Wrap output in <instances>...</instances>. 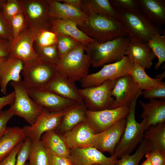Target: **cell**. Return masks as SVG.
<instances>
[{"instance_id": "obj_1", "label": "cell", "mask_w": 165, "mask_h": 165, "mask_svg": "<svg viewBox=\"0 0 165 165\" xmlns=\"http://www.w3.org/2000/svg\"><path fill=\"white\" fill-rule=\"evenodd\" d=\"M82 10L88 18L77 27L96 42L102 43L126 36L127 33L120 21L109 16L96 14L83 4Z\"/></svg>"}, {"instance_id": "obj_2", "label": "cell", "mask_w": 165, "mask_h": 165, "mask_svg": "<svg viewBox=\"0 0 165 165\" xmlns=\"http://www.w3.org/2000/svg\"><path fill=\"white\" fill-rule=\"evenodd\" d=\"M118 13L120 22L130 41L148 43L155 35L162 34L161 27L151 22L140 10Z\"/></svg>"}, {"instance_id": "obj_3", "label": "cell", "mask_w": 165, "mask_h": 165, "mask_svg": "<svg viewBox=\"0 0 165 165\" xmlns=\"http://www.w3.org/2000/svg\"><path fill=\"white\" fill-rule=\"evenodd\" d=\"M130 41L129 38L126 36L102 43L94 41L86 46V52L94 67L103 66L119 61L126 56Z\"/></svg>"}, {"instance_id": "obj_4", "label": "cell", "mask_w": 165, "mask_h": 165, "mask_svg": "<svg viewBox=\"0 0 165 165\" xmlns=\"http://www.w3.org/2000/svg\"><path fill=\"white\" fill-rule=\"evenodd\" d=\"M86 46L80 43L61 57L57 65L58 73L75 82L80 81L88 75L91 64Z\"/></svg>"}, {"instance_id": "obj_5", "label": "cell", "mask_w": 165, "mask_h": 165, "mask_svg": "<svg viewBox=\"0 0 165 165\" xmlns=\"http://www.w3.org/2000/svg\"><path fill=\"white\" fill-rule=\"evenodd\" d=\"M137 101H135L129 107L124 133L115 148L113 155L117 158L130 154L144 138L147 120L143 118L140 123L136 120L135 110Z\"/></svg>"}, {"instance_id": "obj_6", "label": "cell", "mask_w": 165, "mask_h": 165, "mask_svg": "<svg viewBox=\"0 0 165 165\" xmlns=\"http://www.w3.org/2000/svg\"><path fill=\"white\" fill-rule=\"evenodd\" d=\"M23 63L21 75L26 88L44 89L58 73L57 64L39 58Z\"/></svg>"}, {"instance_id": "obj_7", "label": "cell", "mask_w": 165, "mask_h": 165, "mask_svg": "<svg viewBox=\"0 0 165 165\" xmlns=\"http://www.w3.org/2000/svg\"><path fill=\"white\" fill-rule=\"evenodd\" d=\"M27 28L35 35L44 30H51L47 0H20Z\"/></svg>"}, {"instance_id": "obj_8", "label": "cell", "mask_w": 165, "mask_h": 165, "mask_svg": "<svg viewBox=\"0 0 165 165\" xmlns=\"http://www.w3.org/2000/svg\"><path fill=\"white\" fill-rule=\"evenodd\" d=\"M10 85L14 89L15 98L9 108L14 116L23 118L29 125H32L44 109L30 97L22 80L19 82L11 81Z\"/></svg>"}, {"instance_id": "obj_9", "label": "cell", "mask_w": 165, "mask_h": 165, "mask_svg": "<svg viewBox=\"0 0 165 165\" xmlns=\"http://www.w3.org/2000/svg\"><path fill=\"white\" fill-rule=\"evenodd\" d=\"M133 64L125 56L120 61L105 65L99 71L87 75L80 81L82 88L96 86L106 81L116 80L129 74Z\"/></svg>"}, {"instance_id": "obj_10", "label": "cell", "mask_w": 165, "mask_h": 165, "mask_svg": "<svg viewBox=\"0 0 165 165\" xmlns=\"http://www.w3.org/2000/svg\"><path fill=\"white\" fill-rule=\"evenodd\" d=\"M116 81L108 80L97 86L79 89L88 110L96 111L111 109L115 101L111 92Z\"/></svg>"}, {"instance_id": "obj_11", "label": "cell", "mask_w": 165, "mask_h": 165, "mask_svg": "<svg viewBox=\"0 0 165 165\" xmlns=\"http://www.w3.org/2000/svg\"><path fill=\"white\" fill-rule=\"evenodd\" d=\"M72 106L57 112H49L44 109L32 125L22 128L27 137L32 141H40L45 133L57 129L64 115Z\"/></svg>"}, {"instance_id": "obj_12", "label": "cell", "mask_w": 165, "mask_h": 165, "mask_svg": "<svg viewBox=\"0 0 165 165\" xmlns=\"http://www.w3.org/2000/svg\"><path fill=\"white\" fill-rule=\"evenodd\" d=\"M142 92L129 74L118 79L111 92L115 101L111 109L123 106L129 107L137 101Z\"/></svg>"}, {"instance_id": "obj_13", "label": "cell", "mask_w": 165, "mask_h": 165, "mask_svg": "<svg viewBox=\"0 0 165 165\" xmlns=\"http://www.w3.org/2000/svg\"><path fill=\"white\" fill-rule=\"evenodd\" d=\"M129 107L123 106L113 109L93 111L87 110L86 121L95 134L110 127L121 119L126 118Z\"/></svg>"}, {"instance_id": "obj_14", "label": "cell", "mask_w": 165, "mask_h": 165, "mask_svg": "<svg viewBox=\"0 0 165 165\" xmlns=\"http://www.w3.org/2000/svg\"><path fill=\"white\" fill-rule=\"evenodd\" d=\"M30 97L38 105L49 112L67 109L77 103L43 89L26 88Z\"/></svg>"}, {"instance_id": "obj_15", "label": "cell", "mask_w": 165, "mask_h": 165, "mask_svg": "<svg viewBox=\"0 0 165 165\" xmlns=\"http://www.w3.org/2000/svg\"><path fill=\"white\" fill-rule=\"evenodd\" d=\"M126 122V118L122 119L106 130L95 134L93 147L101 152H108L113 156L124 133Z\"/></svg>"}, {"instance_id": "obj_16", "label": "cell", "mask_w": 165, "mask_h": 165, "mask_svg": "<svg viewBox=\"0 0 165 165\" xmlns=\"http://www.w3.org/2000/svg\"><path fill=\"white\" fill-rule=\"evenodd\" d=\"M68 158L74 165H116L118 160L113 156H105L94 147L70 149Z\"/></svg>"}, {"instance_id": "obj_17", "label": "cell", "mask_w": 165, "mask_h": 165, "mask_svg": "<svg viewBox=\"0 0 165 165\" xmlns=\"http://www.w3.org/2000/svg\"><path fill=\"white\" fill-rule=\"evenodd\" d=\"M95 133L85 121L66 132L62 137L69 149L93 147Z\"/></svg>"}, {"instance_id": "obj_18", "label": "cell", "mask_w": 165, "mask_h": 165, "mask_svg": "<svg viewBox=\"0 0 165 165\" xmlns=\"http://www.w3.org/2000/svg\"><path fill=\"white\" fill-rule=\"evenodd\" d=\"M35 36L27 27L25 28L11 43L10 56L19 58L23 62L38 58L34 47Z\"/></svg>"}, {"instance_id": "obj_19", "label": "cell", "mask_w": 165, "mask_h": 165, "mask_svg": "<svg viewBox=\"0 0 165 165\" xmlns=\"http://www.w3.org/2000/svg\"><path fill=\"white\" fill-rule=\"evenodd\" d=\"M23 65L22 60L12 56L0 62V87L3 94H7V87L9 82L22 80L21 75Z\"/></svg>"}, {"instance_id": "obj_20", "label": "cell", "mask_w": 165, "mask_h": 165, "mask_svg": "<svg viewBox=\"0 0 165 165\" xmlns=\"http://www.w3.org/2000/svg\"><path fill=\"white\" fill-rule=\"evenodd\" d=\"M75 82L58 73L49 84L43 89L76 102H83Z\"/></svg>"}, {"instance_id": "obj_21", "label": "cell", "mask_w": 165, "mask_h": 165, "mask_svg": "<svg viewBox=\"0 0 165 165\" xmlns=\"http://www.w3.org/2000/svg\"><path fill=\"white\" fill-rule=\"evenodd\" d=\"M51 18L66 19L75 22L77 25L86 20L87 15L83 11L58 0H47Z\"/></svg>"}, {"instance_id": "obj_22", "label": "cell", "mask_w": 165, "mask_h": 165, "mask_svg": "<svg viewBox=\"0 0 165 165\" xmlns=\"http://www.w3.org/2000/svg\"><path fill=\"white\" fill-rule=\"evenodd\" d=\"M127 56L133 63L137 64L143 69H150L153 61L156 57L148 43H141L130 41L126 52Z\"/></svg>"}, {"instance_id": "obj_23", "label": "cell", "mask_w": 165, "mask_h": 165, "mask_svg": "<svg viewBox=\"0 0 165 165\" xmlns=\"http://www.w3.org/2000/svg\"><path fill=\"white\" fill-rule=\"evenodd\" d=\"M51 30L56 34L69 36L86 46L95 41L79 30L77 24L71 20L51 18Z\"/></svg>"}, {"instance_id": "obj_24", "label": "cell", "mask_w": 165, "mask_h": 165, "mask_svg": "<svg viewBox=\"0 0 165 165\" xmlns=\"http://www.w3.org/2000/svg\"><path fill=\"white\" fill-rule=\"evenodd\" d=\"M139 104L143 111L141 117L147 120L146 130L151 126L165 123V101L155 99H149L148 103L140 101Z\"/></svg>"}, {"instance_id": "obj_25", "label": "cell", "mask_w": 165, "mask_h": 165, "mask_svg": "<svg viewBox=\"0 0 165 165\" xmlns=\"http://www.w3.org/2000/svg\"><path fill=\"white\" fill-rule=\"evenodd\" d=\"M137 0L140 11L151 22L160 26L165 24V0Z\"/></svg>"}, {"instance_id": "obj_26", "label": "cell", "mask_w": 165, "mask_h": 165, "mask_svg": "<svg viewBox=\"0 0 165 165\" xmlns=\"http://www.w3.org/2000/svg\"><path fill=\"white\" fill-rule=\"evenodd\" d=\"M26 138L23 128L17 127H7L0 138V162Z\"/></svg>"}, {"instance_id": "obj_27", "label": "cell", "mask_w": 165, "mask_h": 165, "mask_svg": "<svg viewBox=\"0 0 165 165\" xmlns=\"http://www.w3.org/2000/svg\"><path fill=\"white\" fill-rule=\"evenodd\" d=\"M88 109L84 102L72 106L64 115L57 128L61 132H67L86 120Z\"/></svg>"}, {"instance_id": "obj_28", "label": "cell", "mask_w": 165, "mask_h": 165, "mask_svg": "<svg viewBox=\"0 0 165 165\" xmlns=\"http://www.w3.org/2000/svg\"><path fill=\"white\" fill-rule=\"evenodd\" d=\"M40 141L50 154L60 156H69L70 149L62 137L55 130L45 133L41 137Z\"/></svg>"}, {"instance_id": "obj_29", "label": "cell", "mask_w": 165, "mask_h": 165, "mask_svg": "<svg viewBox=\"0 0 165 165\" xmlns=\"http://www.w3.org/2000/svg\"><path fill=\"white\" fill-rule=\"evenodd\" d=\"M129 74L141 90L159 86L165 83L162 81V79L165 77L164 71L157 75L155 78H153L147 74L145 69L137 64L134 63Z\"/></svg>"}, {"instance_id": "obj_30", "label": "cell", "mask_w": 165, "mask_h": 165, "mask_svg": "<svg viewBox=\"0 0 165 165\" xmlns=\"http://www.w3.org/2000/svg\"><path fill=\"white\" fill-rule=\"evenodd\" d=\"M144 133L143 138L151 142L152 150H156L165 155V123L149 127Z\"/></svg>"}, {"instance_id": "obj_31", "label": "cell", "mask_w": 165, "mask_h": 165, "mask_svg": "<svg viewBox=\"0 0 165 165\" xmlns=\"http://www.w3.org/2000/svg\"><path fill=\"white\" fill-rule=\"evenodd\" d=\"M152 149L151 141L144 138L140 142V145L135 152L132 155L127 154L121 156L116 165H138L143 156Z\"/></svg>"}, {"instance_id": "obj_32", "label": "cell", "mask_w": 165, "mask_h": 165, "mask_svg": "<svg viewBox=\"0 0 165 165\" xmlns=\"http://www.w3.org/2000/svg\"><path fill=\"white\" fill-rule=\"evenodd\" d=\"M83 4L94 13L109 16L120 21L119 16L108 0H82Z\"/></svg>"}, {"instance_id": "obj_33", "label": "cell", "mask_w": 165, "mask_h": 165, "mask_svg": "<svg viewBox=\"0 0 165 165\" xmlns=\"http://www.w3.org/2000/svg\"><path fill=\"white\" fill-rule=\"evenodd\" d=\"M28 160V165H50L49 153L40 141H32Z\"/></svg>"}, {"instance_id": "obj_34", "label": "cell", "mask_w": 165, "mask_h": 165, "mask_svg": "<svg viewBox=\"0 0 165 165\" xmlns=\"http://www.w3.org/2000/svg\"><path fill=\"white\" fill-rule=\"evenodd\" d=\"M150 48L158 58L154 68L157 70L165 61V35L156 34L154 35L148 42Z\"/></svg>"}, {"instance_id": "obj_35", "label": "cell", "mask_w": 165, "mask_h": 165, "mask_svg": "<svg viewBox=\"0 0 165 165\" xmlns=\"http://www.w3.org/2000/svg\"><path fill=\"white\" fill-rule=\"evenodd\" d=\"M34 49L38 57L44 61L57 65L60 60L56 45L44 47L34 45Z\"/></svg>"}, {"instance_id": "obj_36", "label": "cell", "mask_w": 165, "mask_h": 165, "mask_svg": "<svg viewBox=\"0 0 165 165\" xmlns=\"http://www.w3.org/2000/svg\"><path fill=\"white\" fill-rule=\"evenodd\" d=\"M57 34L56 46L61 57L81 43L69 36L62 34Z\"/></svg>"}, {"instance_id": "obj_37", "label": "cell", "mask_w": 165, "mask_h": 165, "mask_svg": "<svg viewBox=\"0 0 165 165\" xmlns=\"http://www.w3.org/2000/svg\"><path fill=\"white\" fill-rule=\"evenodd\" d=\"M1 9L5 17L9 23L14 16L23 13L20 0H6Z\"/></svg>"}, {"instance_id": "obj_38", "label": "cell", "mask_w": 165, "mask_h": 165, "mask_svg": "<svg viewBox=\"0 0 165 165\" xmlns=\"http://www.w3.org/2000/svg\"><path fill=\"white\" fill-rule=\"evenodd\" d=\"M57 39V34L51 30H42L36 35L34 45L44 47L56 45Z\"/></svg>"}, {"instance_id": "obj_39", "label": "cell", "mask_w": 165, "mask_h": 165, "mask_svg": "<svg viewBox=\"0 0 165 165\" xmlns=\"http://www.w3.org/2000/svg\"><path fill=\"white\" fill-rule=\"evenodd\" d=\"M109 1L117 12L140 10L137 0H111Z\"/></svg>"}, {"instance_id": "obj_40", "label": "cell", "mask_w": 165, "mask_h": 165, "mask_svg": "<svg viewBox=\"0 0 165 165\" xmlns=\"http://www.w3.org/2000/svg\"><path fill=\"white\" fill-rule=\"evenodd\" d=\"M10 23L13 32V42L17 38L22 31L27 27V26L23 13L14 16L11 20Z\"/></svg>"}, {"instance_id": "obj_41", "label": "cell", "mask_w": 165, "mask_h": 165, "mask_svg": "<svg viewBox=\"0 0 165 165\" xmlns=\"http://www.w3.org/2000/svg\"><path fill=\"white\" fill-rule=\"evenodd\" d=\"M31 141L27 137L16 156L15 165H25L28 160L31 145Z\"/></svg>"}, {"instance_id": "obj_42", "label": "cell", "mask_w": 165, "mask_h": 165, "mask_svg": "<svg viewBox=\"0 0 165 165\" xmlns=\"http://www.w3.org/2000/svg\"><path fill=\"white\" fill-rule=\"evenodd\" d=\"M0 38L11 43L13 40L12 28L10 23L4 16L0 8Z\"/></svg>"}, {"instance_id": "obj_43", "label": "cell", "mask_w": 165, "mask_h": 165, "mask_svg": "<svg viewBox=\"0 0 165 165\" xmlns=\"http://www.w3.org/2000/svg\"><path fill=\"white\" fill-rule=\"evenodd\" d=\"M141 95L149 99L158 98L161 100L165 99V83L162 85L153 87L142 92Z\"/></svg>"}, {"instance_id": "obj_44", "label": "cell", "mask_w": 165, "mask_h": 165, "mask_svg": "<svg viewBox=\"0 0 165 165\" xmlns=\"http://www.w3.org/2000/svg\"><path fill=\"white\" fill-rule=\"evenodd\" d=\"M152 165H165V155L156 150H152L145 155Z\"/></svg>"}, {"instance_id": "obj_45", "label": "cell", "mask_w": 165, "mask_h": 165, "mask_svg": "<svg viewBox=\"0 0 165 165\" xmlns=\"http://www.w3.org/2000/svg\"><path fill=\"white\" fill-rule=\"evenodd\" d=\"M14 116L13 113L10 108L6 110L2 111L0 113V138L7 128V124L8 122Z\"/></svg>"}, {"instance_id": "obj_46", "label": "cell", "mask_w": 165, "mask_h": 165, "mask_svg": "<svg viewBox=\"0 0 165 165\" xmlns=\"http://www.w3.org/2000/svg\"><path fill=\"white\" fill-rule=\"evenodd\" d=\"M23 141L18 144L9 154L0 162V165H15L17 155Z\"/></svg>"}, {"instance_id": "obj_47", "label": "cell", "mask_w": 165, "mask_h": 165, "mask_svg": "<svg viewBox=\"0 0 165 165\" xmlns=\"http://www.w3.org/2000/svg\"><path fill=\"white\" fill-rule=\"evenodd\" d=\"M48 153L50 165H74L68 157L58 156Z\"/></svg>"}, {"instance_id": "obj_48", "label": "cell", "mask_w": 165, "mask_h": 165, "mask_svg": "<svg viewBox=\"0 0 165 165\" xmlns=\"http://www.w3.org/2000/svg\"><path fill=\"white\" fill-rule=\"evenodd\" d=\"M11 45V42L0 38V58L10 56Z\"/></svg>"}, {"instance_id": "obj_49", "label": "cell", "mask_w": 165, "mask_h": 165, "mask_svg": "<svg viewBox=\"0 0 165 165\" xmlns=\"http://www.w3.org/2000/svg\"><path fill=\"white\" fill-rule=\"evenodd\" d=\"M15 98V93L14 91L4 96L0 97V113L4 107L8 105H11L13 104Z\"/></svg>"}, {"instance_id": "obj_50", "label": "cell", "mask_w": 165, "mask_h": 165, "mask_svg": "<svg viewBox=\"0 0 165 165\" xmlns=\"http://www.w3.org/2000/svg\"><path fill=\"white\" fill-rule=\"evenodd\" d=\"M60 2L68 4L82 10V0H58ZM83 11V10H82Z\"/></svg>"}, {"instance_id": "obj_51", "label": "cell", "mask_w": 165, "mask_h": 165, "mask_svg": "<svg viewBox=\"0 0 165 165\" xmlns=\"http://www.w3.org/2000/svg\"><path fill=\"white\" fill-rule=\"evenodd\" d=\"M141 165H152L148 159L146 158V160Z\"/></svg>"}, {"instance_id": "obj_52", "label": "cell", "mask_w": 165, "mask_h": 165, "mask_svg": "<svg viewBox=\"0 0 165 165\" xmlns=\"http://www.w3.org/2000/svg\"><path fill=\"white\" fill-rule=\"evenodd\" d=\"M6 0H0V8H1L3 5L6 2Z\"/></svg>"}, {"instance_id": "obj_53", "label": "cell", "mask_w": 165, "mask_h": 165, "mask_svg": "<svg viewBox=\"0 0 165 165\" xmlns=\"http://www.w3.org/2000/svg\"><path fill=\"white\" fill-rule=\"evenodd\" d=\"M6 59V58H0V62H1L3 61L4 60H5Z\"/></svg>"}, {"instance_id": "obj_54", "label": "cell", "mask_w": 165, "mask_h": 165, "mask_svg": "<svg viewBox=\"0 0 165 165\" xmlns=\"http://www.w3.org/2000/svg\"><path fill=\"white\" fill-rule=\"evenodd\" d=\"M25 165H28V163L27 162L25 164Z\"/></svg>"}, {"instance_id": "obj_55", "label": "cell", "mask_w": 165, "mask_h": 165, "mask_svg": "<svg viewBox=\"0 0 165 165\" xmlns=\"http://www.w3.org/2000/svg\"><path fill=\"white\" fill-rule=\"evenodd\" d=\"M99 165L98 164H93V165Z\"/></svg>"}]
</instances>
